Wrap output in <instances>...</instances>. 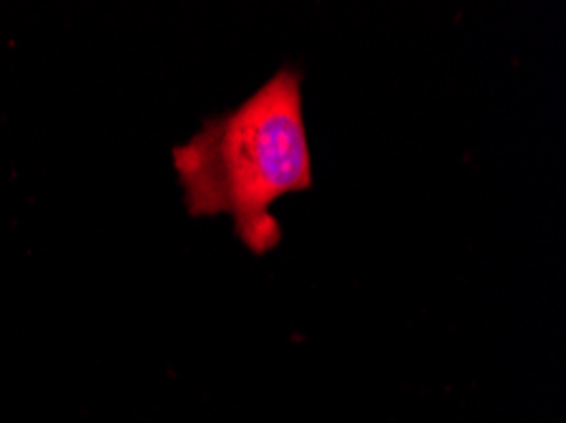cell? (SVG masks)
I'll return each instance as SVG.
<instances>
[{
  "instance_id": "cell-1",
  "label": "cell",
  "mask_w": 566,
  "mask_h": 423,
  "mask_svg": "<svg viewBox=\"0 0 566 423\" xmlns=\"http://www.w3.org/2000/svg\"><path fill=\"white\" fill-rule=\"evenodd\" d=\"M174 168L191 215H229L254 254L280 244L272 203L313 186L303 89L295 68H280L250 99L206 119L174 150Z\"/></svg>"
}]
</instances>
